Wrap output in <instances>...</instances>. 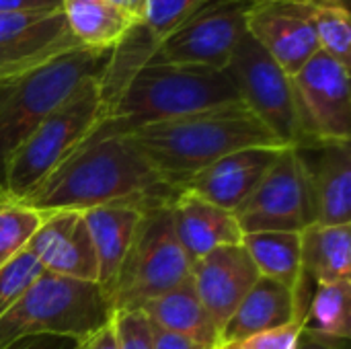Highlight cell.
Listing matches in <instances>:
<instances>
[{"instance_id": "6", "label": "cell", "mask_w": 351, "mask_h": 349, "mask_svg": "<svg viewBox=\"0 0 351 349\" xmlns=\"http://www.w3.org/2000/svg\"><path fill=\"white\" fill-rule=\"evenodd\" d=\"M103 113L99 76L84 80L14 150L4 173V193L12 200L31 195L95 130Z\"/></svg>"}, {"instance_id": "5", "label": "cell", "mask_w": 351, "mask_h": 349, "mask_svg": "<svg viewBox=\"0 0 351 349\" xmlns=\"http://www.w3.org/2000/svg\"><path fill=\"white\" fill-rule=\"evenodd\" d=\"M107 53L74 47L23 74L0 80V189L14 150L84 80L101 74Z\"/></svg>"}, {"instance_id": "29", "label": "cell", "mask_w": 351, "mask_h": 349, "mask_svg": "<svg viewBox=\"0 0 351 349\" xmlns=\"http://www.w3.org/2000/svg\"><path fill=\"white\" fill-rule=\"evenodd\" d=\"M41 274L43 267L27 249L0 267V319L19 302V298Z\"/></svg>"}, {"instance_id": "17", "label": "cell", "mask_w": 351, "mask_h": 349, "mask_svg": "<svg viewBox=\"0 0 351 349\" xmlns=\"http://www.w3.org/2000/svg\"><path fill=\"white\" fill-rule=\"evenodd\" d=\"M286 146H253L230 152L197 173L183 191L234 212L261 183Z\"/></svg>"}, {"instance_id": "1", "label": "cell", "mask_w": 351, "mask_h": 349, "mask_svg": "<svg viewBox=\"0 0 351 349\" xmlns=\"http://www.w3.org/2000/svg\"><path fill=\"white\" fill-rule=\"evenodd\" d=\"M179 193L125 134L95 125L88 138L23 202L39 212H84L115 204L150 210L173 204Z\"/></svg>"}, {"instance_id": "14", "label": "cell", "mask_w": 351, "mask_h": 349, "mask_svg": "<svg viewBox=\"0 0 351 349\" xmlns=\"http://www.w3.org/2000/svg\"><path fill=\"white\" fill-rule=\"evenodd\" d=\"M82 47L64 10L0 12V80L23 74L60 53Z\"/></svg>"}, {"instance_id": "26", "label": "cell", "mask_w": 351, "mask_h": 349, "mask_svg": "<svg viewBox=\"0 0 351 349\" xmlns=\"http://www.w3.org/2000/svg\"><path fill=\"white\" fill-rule=\"evenodd\" d=\"M302 331L333 341H350L351 280L315 286L302 315Z\"/></svg>"}, {"instance_id": "4", "label": "cell", "mask_w": 351, "mask_h": 349, "mask_svg": "<svg viewBox=\"0 0 351 349\" xmlns=\"http://www.w3.org/2000/svg\"><path fill=\"white\" fill-rule=\"evenodd\" d=\"M111 317L109 298L99 284L43 272L0 319V349L47 337L80 344L105 327Z\"/></svg>"}, {"instance_id": "37", "label": "cell", "mask_w": 351, "mask_h": 349, "mask_svg": "<svg viewBox=\"0 0 351 349\" xmlns=\"http://www.w3.org/2000/svg\"><path fill=\"white\" fill-rule=\"evenodd\" d=\"M103 2H107V4H111V6H117V8L123 6V0H103Z\"/></svg>"}, {"instance_id": "22", "label": "cell", "mask_w": 351, "mask_h": 349, "mask_svg": "<svg viewBox=\"0 0 351 349\" xmlns=\"http://www.w3.org/2000/svg\"><path fill=\"white\" fill-rule=\"evenodd\" d=\"M156 327L191 339L204 348H220V329L197 298L191 278L140 309Z\"/></svg>"}, {"instance_id": "8", "label": "cell", "mask_w": 351, "mask_h": 349, "mask_svg": "<svg viewBox=\"0 0 351 349\" xmlns=\"http://www.w3.org/2000/svg\"><path fill=\"white\" fill-rule=\"evenodd\" d=\"M226 72L239 93L241 103L284 146H302L304 138L292 78L249 33L234 49Z\"/></svg>"}, {"instance_id": "19", "label": "cell", "mask_w": 351, "mask_h": 349, "mask_svg": "<svg viewBox=\"0 0 351 349\" xmlns=\"http://www.w3.org/2000/svg\"><path fill=\"white\" fill-rule=\"evenodd\" d=\"M171 216L175 237L191 263L220 247L241 245L245 237L232 212L187 191L175 197Z\"/></svg>"}, {"instance_id": "9", "label": "cell", "mask_w": 351, "mask_h": 349, "mask_svg": "<svg viewBox=\"0 0 351 349\" xmlns=\"http://www.w3.org/2000/svg\"><path fill=\"white\" fill-rule=\"evenodd\" d=\"M232 214L243 234L302 232L317 224L313 189L300 152L286 146L255 191Z\"/></svg>"}, {"instance_id": "31", "label": "cell", "mask_w": 351, "mask_h": 349, "mask_svg": "<svg viewBox=\"0 0 351 349\" xmlns=\"http://www.w3.org/2000/svg\"><path fill=\"white\" fill-rule=\"evenodd\" d=\"M302 333V321L288 323L284 327H276L257 335H251L239 344L222 346L226 349H296L298 337Z\"/></svg>"}, {"instance_id": "12", "label": "cell", "mask_w": 351, "mask_h": 349, "mask_svg": "<svg viewBox=\"0 0 351 349\" xmlns=\"http://www.w3.org/2000/svg\"><path fill=\"white\" fill-rule=\"evenodd\" d=\"M210 0H148L140 23L107 53V62L99 74L103 107L121 91L136 70L148 64L158 45L197 8Z\"/></svg>"}, {"instance_id": "35", "label": "cell", "mask_w": 351, "mask_h": 349, "mask_svg": "<svg viewBox=\"0 0 351 349\" xmlns=\"http://www.w3.org/2000/svg\"><path fill=\"white\" fill-rule=\"evenodd\" d=\"M296 349H348V341H333V339H325L308 331H302Z\"/></svg>"}, {"instance_id": "40", "label": "cell", "mask_w": 351, "mask_h": 349, "mask_svg": "<svg viewBox=\"0 0 351 349\" xmlns=\"http://www.w3.org/2000/svg\"><path fill=\"white\" fill-rule=\"evenodd\" d=\"M218 349H226V348H218Z\"/></svg>"}, {"instance_id": "23", "label": "cell", "mask_w": 351, "mask_h": 349, "mask_svg": "<svg viewBox=\"0 0 351 349\" xmlns=\"http://www.w3.org/2000/svg\"><path fill=\"white\" fill-rule=\"evenodd\" d=\"M241 245L251 257L259 278H267L290 288L302 311H306L311 284L302 276L300 232H251L243 237Z\"/></svg>"}, {"instance_id": "27", "label": "cell", "mask_w": 351, "mask_h": 349, "mask_svg": "<svg viewBox=\"0 0 351 349\" xmlns=\"http://www.w3.org/2000/svg\"><path fill=\"white\" fill-rule=\"evenodd\" d=\"M319 49L351 68L350 0H308Z\"/></svg>"}, {"instance_id": "25", "label": "cell", "mask_w": 351, "mask_h": 349, "mask_svg": "<svg viewBox=\"0 0 351 349\" xmlns=\"http://www.w3.org/2000/svg\"><path fill=\"white\" fill-rule=\"evenodd\" d=\"M62 10L74 39L82 47L99 49V51H111L125 37V33L136 25L134 16L103 0L97 2L64 0Z\"/></svg>"}, {"instance_id": "7", "label": "cell", "mask_w": 351, "mask_h": 349, "mask_svg": "<svg viewBox=\"0 0 351 349\" xmlns=\"http://www.w3.org/2000/svg\"><path fill=\"white\" fill-rule=\"evenodd\" d=\"M191 267V259L175 237L171 204L146 210L107 292L111 311H140L152 298L187 282Z\"/></svg>"}, {"instance_id": "39", "label": "cell", "mask_w": 351, "mask_h": 349, "mask_svg": "<svg viewBox=\"0 0 351 349\" xmlns=\"http://www.w3.org/2000/svg\"><path fill=\"white\" fill-rule=\"evenodd\" d=\"M78 2H97V0H78Z\"/></svg>"}, {"instance_id": "2", "label": "cell", "mask_w": 351, "mask_h": 349, "mask_svg": "<svg viewBox=\"0 0 351 349\" xmlns=\"http://www.w3.org/2000/svg\"><path fill=\"white\" fill-rule=\"evenodd\" d=\"M125 136L177 191H183L187 181L230 152L284 146L241 101L148 123Z\"/></svg>"}, {"instance_id": "15", "label": "cell", "mask_w": 351, "mask_h": 349, "mask_svg": "<svg viewBox=\"0 0 351 349\" xmlns=\"http://www.w3.org/2000/svg\"><path fill=\"white\" fill-rule=\"evenodd\" d=\"M27 251L45 274L95 284L99 280L97 255L82 212H43V220L31 237Z\"/></svg>"}, {"instance_id": "21", "label": "cell", "mask_w": 351, "mask_h": 349, "mask_svg": "<svg viewBox=\"0 0 351 349\" xmlns=\"http://www.w3.org/2000/svg\"><path fill=\"white\" fill-rule=\"evenodd\" d=\"M144 212L146 210L142 208L123 206V204L99 206L82 212L97 255V267H99L97 284L103 288L105 294L109 292V288L117 278V272L132 247V241L136 237Z\"/></svg>"}, {"instance_id": "28", "label": "cell", "mask_w": 351, "mask_h": 349, "mask_svg": "<svg viewBox=\"0 0 351 349\" xmlns=\"http://www.w3.org/2000/svg\"><path fill=\"white\" fill-rule=\"evenodd\" d=\"M41 220L43 212L21 200L6 197L0 202V267L27 249Z\"/></svg>"}, {"instance_id": "16", "label": "cell", "mask_w": 351, "mask_h": 349, "mask_svg": "<svg viewBox=\"0 0 351 349\" xmlns=\"http://www.w3.org/2000/svg\"><path fill=\"white\" fill-rule=\"evenodd\" d=\"M257 280L259 274L243 245L220 247L197 259L191 267V284L197 298L220 333Z\"/></svg>"}, {"instance_id": "3", "label": "cell", "mask_w": 351, "mask_h": 349, "mask_svg": "<svg viewBox=\"0 0 351 349\" xmlns=\"http://www.w3.org/2000/svg\"><path fill=\"white\" fill-rule=\"evenodd\" d=\"M239 101L226 70L148 62L103 107L97 125L113 134H128L148 123Z\"/></svg>"}, {"instance_id": "33", "label": "cell", "mask_w": 351, "mask_h": 349, "mask_svg": "<svg viewBox=\"0 0 351 349\" xmlns=\"http://www.w3.org/2000/svg\"><path fill=\"white\" fill-rule=\"evenodd\" d=\"M70 349H119V346H117V335H115V327H113V317L97 333H93L90 337L82 339L80 344H74V348Z\"/></svg>"}, {"instance_id": "38", "label": "cell", "mask_w": 351, "mask_h": 349, "mask_svg": "<svg viewBox=\"0 0 351 349\" xmlns=\"http://www.w3.org/2000/svg\"><path fill=\"white\" fill-rule=\"evenodd\" d=\"M6 197H8V195L4 193V189H0V202H2V200H6Z\"/></svg>"}, {"instance_id": "11", "label": "cell", "mask_w": 351, "mask_h": 349, "mask_svg": "<svg viewBox=\"0 0 351 349\" xmlns=\"http://www.w3.org/2000/svg\"><path fill=\"white\" fill-rule=\"evenodd\" d=\"M302 146L351 140L350 68L319 49L292 76ZM300 148V146H298Z\"/></svg>"}, {"instance_id": "32", "label": "cell", "mask_w": 351, "mask_h": 349, "mask_svg": "<svg viewBox=\"0 0 351 349\" xmlns=\"http://www.w3.org/2000/svg\"><path fill=\"white\" fill-rule=\"evenodd\" d=\"M152 349H210L191 341V339H185L181 335H175L171 331H165L160 327H156L152 323Z\"/></svg>"}, {"instance_id": "18", "label": "cell", "mask_w": 351, "mask_h": 349, "mask_svg": "<svg viewBox=\"0 0 351 349\" xmlns=\"http://www.w3.org/2000/svg\"><path fill=\"white\" fill-rule=\"evenodd\" d=\"M296 150L308 173L317 224H351L350 142H319Z\"/></svg>"}, {"instance_id": "34", "label": "cell", "mask_w": 351, "mask_h": 349, "mask_svg": "<svg viewBox=\"0 0 351 349\" xmlns=\"http://www.w3.org/2000/svg\"><path fill=\"white\" fill-rule=\"evenodd\" d=\"M64 0H0V12H23V10H58Z\"/></svg>"}, {"instance_id": "13", "label": "cell", "mask_w": 351, "mask_h": 349, "mask_svg": "<svg viewBox=\"0 0 351 349\" xmlns=\"http://www.w3.org/2000/svg\"><path fill=\"white\" fill-rule=\"evenodd\" d=\"M247 33L290 78L319 51L308 0H253Z\"/></svg>"}, {"instance_id": "30", "label": "cell", "mask_w": 351, "mask_h": 349, "mask_svg": "<svg viewBox=\"0 0 351 349\" xmlns=\"http://www.w3.org/2000/svg\"><path fill=\"white\" fill-rule=\"evenodd\" d=\"M119 349H152V323L142 311L113 313Z\"/></svg>"}, {"instance_id": "36", "label": "cell", "mask_w": 351, "mask_h": 349, "mask_svg": "<svg viewBox=\"0 0 351 349\" xmlns=\"http://www.w3.org/2000/svg\"><path fill=\"white\" fill-rule=\"evenodd\" d=\"M146 2L148 0H123L121 10H125L130 16L136 19V23H140L142 16H144V10H146Z\"/></svg>"}, {"instance_id": "24", "label": "cell", "mask_w": 351, "mask_h": 349, "mask_svg": "<svg viewBox=\"0 0 351 349\" xmlns=\"http://www.w3.org/2000/svg\"><path fill=\"white\" fill-rule=\"evenodd\" d=\"M302 276L313 286L351 280V224H313L300 232Z\"/></svg>"}, {"instance_id": "20", "label": "cell", "mask_w": 351, "mask_h": 349, "mask_svg": "<svg viewBox=\"0 0 351 349\" xmlns=\"http://www.w3.org/2000/svg\"><path fill=\"white\" fill-rule=\"evenodd\" d=\"M302 315L304 311L290 288L274 280L259 278L224 325L220 333V348L294 321H302Z\"/></svg>"}, {"instance_id": "10", "label": "cell", "mask_w": 351, "mask_h": 349, "mask_svg": "<svg viewBox=\"0 0 351 349\" xmlns=\"http://www.w3.org/2000/svg\"><path fill=\"white\" fill-rule=\"evenodd\" d=\"M253 0H210L187 16L154 51L150 62L226 70L247 35V12Z\"/></svg>"}]
</instances>
